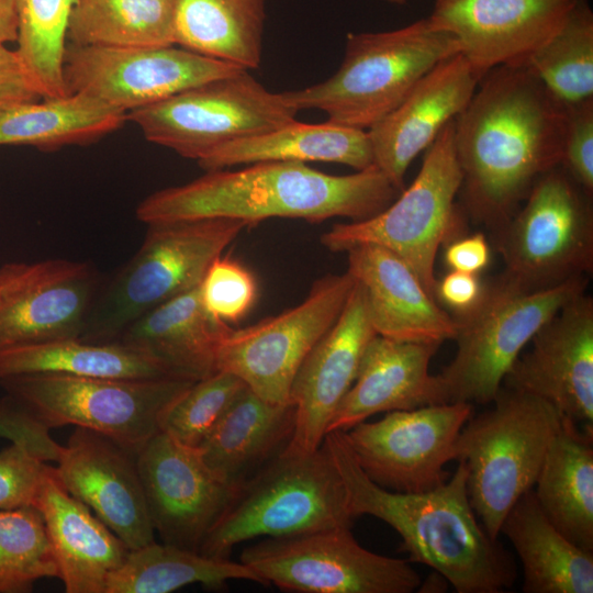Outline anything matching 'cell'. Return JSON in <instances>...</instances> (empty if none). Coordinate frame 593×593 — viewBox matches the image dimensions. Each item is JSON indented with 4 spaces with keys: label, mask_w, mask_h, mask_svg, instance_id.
I'll return each mask as SVG.
<instances>
[{
    "label": "cell",
    "mask_w": 593,
    "mask_h": 593,
    "mask_svg": "<svg viewBox=\"0 0 593 593\" xmlns=\"http://www.w3.org/2000/svg\"><path fill=\"white\" fill-rule=\"evenodd\" d=\"M575 0H435L430 23L455 36L480 80L502 65H524L563 24Z\"/></svg>",
    "instance_id": "cell-19"
},
{
    "label": "cell",
    "mask_w": 593,
    "mask_h": 593,
    "mask_svg": "<svg viewBox=\"0 0 593 593\" xmlns=\"http://www.w3.org/2000/svg\"><path fill=\"white\" fill-rule=\"evenodd\" d=\"M505 277L542 289L593 271V209L589 195L558 166L532 188L497 231Z\"/></svg>",
    "instance_id": "cell-11"
},
{
    "label": "cell",
    "mask_w": 593,
    "mask_h": 593,
    "mask_svg": "<svg viewBox=\"0 0 593 593\" xmlns=\"http://www.w3.org/2000/svg\"><path fill=\"white\" fill-rule=\"evenodd\" d=\"M280 92L240 70L127 113L150 143L197 161L230 142L295 120Z\"/></svg>",
    "instance_id": "cell-12"
},
{
    "label": "cell",
    "mask_w": 593,
    "mask_h": 593,
    "mask_svg": "<svg viewBox=\"0 0 593 593\" xmlns=\"http://www.w3.org/2000/svg\"><path fill=\"white\" fill-rule=\"evenodd\" d=\"M246 387L238 377L226 371H216L193 382L168 412L161 430L197 448Z\"/></svg>",
    "instance_id": "cell-40"
},
{
    "label": "cell",
    "mask_w": 593,
    "mask_h": 593,
    "mask_svg": "<svg viewBox=\"0 0 593 593\" xmlns=\"http://www.w3.org/2000/svg\"><path fill=\"white\" fill-rule=\"evenodd\" d=\"M147 226L136 254L99 288L81 339L113 343L149 310L199 287L210 265L250 224L212 217Z\"/></svg>",
    "instance_id": "cell-7"
},
{
    "label": "cell",
    "mask_w": 593,
    "mask_h": 593,
    "mask_svg": "<svg viewBox=\"0 0 593 593\" xmlns=\"http://www.w3.org/2000/svg\"><path fill=\"white\" fill-rule=\"evenodd\" d=\"M193 382L171 377L32 374L0 385L49 430L82 427L137 452L163 429L168 412Z\"/></svg>",
    "instance_id": "cell-10"
},
{
    "label": "cell",
    "mask_w": 593,
    "mask_h": 593,
    "mask_svg": "<svg viewBox=\"0 0 593 593\" xmlns=\"http://www.w3.org/2000/svg\"><path fill=\"white\" fill-rule=\"evenodd\" d=\"M244 68L181 46L99 47L67 43L68 93L92 96L126 113Z\"/></svg>",
    "instance_id": "cell-16"
},
{
    "label": "cell",
    "mask_w": 593,
    "mask_h": 593,
    "mask_svg": "<svg viewBox=\"0 0 593 593\" xmlns=\"http://www.w3.org/2000/svg\"><path fill=\"white\" fill-rule=\"evenodd\" d=\"M383 1H387V2L392 3V4H398V5H402V4H405L407 2V0H383Z\"/></svg>",
    "instance_id": "cell-50"
},
{
    "label": "cell",
    "mask_w": 593,
    "mask_h": 593,
    "mask_svg": "<svg viewBox=\"0 0 593 593\" xmlns=\"http://www.w3.org/2000/svg\"><path fill=\"white\" fill-rule=\"evenodd\" d=\"M523 567L525 593H592L593 552L567 538L526 492L505 516L501 532Z\"/></svg>",
    "instance_id": "cell-30"
},
{
    "label": "cell",
    "mask_w": 593,
    "mask_h": 593,
    "mask_svg": "<svg viewBox=\"0 0 593 593\" xmlns=\"http://www.w3.org/2000/svg\"><path fill=\"white\" fill-rule=\"evenodd\" d=\"M52 466L26 447L12 443L0 451V511L34 506Z\"/></svg>",
    "instance_id": "cell-42"
},
{
    "label": "cell",
    "mask_w": 593,
    "mask_h": 593,
    "mask_svg": "<svg viewBox=\"0 0 593 593\" xmlns=\"http://www.w3.org/2000/svg\"><path fill=\"white\" fill-rule=\"evenodd\" d=\"M444 259L450 270L478 275L491 259V249L482 233L459 235L446 244Z\"/></svg>",
    "instance_id": "cell-47"
},
{
    "label": "cell",
    "mask_w": 593,
    "mask_h": 593,
    "mask_svg": "<svg viewBox=\"0 0 593 593\" xmlns=\"http://www.w3.org/2000/svg\"><path fill=\"white\" fill-rule=\"evenodd\" d=\"M136 455L103 434L75 427L54 467L64 488L130 550L155 541Z\"/></svg>",
    "instance_id": "cell-20"
},
{
    "label": "cell",
    "mask_w": 593,
    "mask_h": 593,
    "mask_svg": "<svg viewBox=\"0 0 593 593\" xmlns=\"http://www.w3.org/2000/svg\"><path fill=\"white\" fill-rule=\"evenodd\" d=\"M32 374L177 378L147 355L120 343L59 338L0 350V383Z\"/></svg>",
    "instance_id": "cell-34"
},
{
    "label": "cell",
    "mask_w": 593,
    "mask_h": 593,
    "mask_svg": "<svg viewBox=\"0 0 593 593\" xmlns=\"http://www.w3.org/2000/svg\"><path fill=\"white\" fill-rule=\"evenodd\" d=\"M472 404L448 402L388 412L377 422H361L344 438L361 470L378 485L402 493L430 491L450 477L458 436Z\"/></svg>",
    "instance_id": "cell-15"
},
{
    "label": "cell",
    "mask_w": 593,
    "mask_h": 593,
    "mask_svg": "<svg viewBox=\"0 0 593 593\" xmlns=\"http://www.w3.org/2000/svg\"><path fill=\"white\" fill-rule=\"evenodd\" d=\"M67 42L80 46L149 47L175 44L172 0H77Z\"/></svg>",
    "instance_id": "cell-36"
},
{
    "label": "cell",
    "mask_w": 593,
    "mask_h": 593,
    "mask_svg": "<svg viewBox=\"0 0 593 593\" xmlns=\"http://www.w3.org/2000/svg\"><path fill=\"white\" fill-rule=\"evenodd\" d=\"M294 425L291 402L270 403L246 387L197 449L216 475L237 486L288 445Z\"/></svg>",
    "instance_id": "cell-28"
},
{
    "label": "cell",
    "mask_w": 593,
    "mask_h": 593,
    "mask_svg": "<svg viewBox=\"0 0 593 593\" xmlns=\"http://www.w3.org/2000/svg\"><path fill=\"white\" fill-rule=\"evenodd\" d=\"M126 113L79 92L40 98L0 114V146L56 150L87 145L119 130Z\"/></svg>",
    "instance_id": "cell-32"
},
{
    "label": "cell",
    "mask_w": 593,
    "mask_h": 593,
    "mask_svg": "<svg viewBox=\"0 0 593 593\" xmlns=\"http://www.w3.org/2000/svg\"><path fill=\"white\" fill-rule=\"evenodd\" d=\"M77 0H16V53L42 98L67 94L63 65Z\"/></svg>",
    "instance_id": "cell-38"
},
{
    "label": "cell",
    "mask_w": 593,
    "mask_h": 593,
    "mask_svg": "<svg viewBox=\"0 0 593 593\" xmlns=\"http://www.w3.org/2000/svg\"><path fill=\"white\" fill-rule=\"evenodd\" d=\"M399 193L374 165L336 176L304 163L260 161L237 170H209L155 191L138 203L135 214L146 225L212 217L243 220L250 226L273 217L360 221L381 212Z\"/></svg>",
    "instance_id": "cell-2"
},
{
    "label": "cell",
    "mask_w": 593,
    "mask_h": 593,
    "mask_svg": "<svg viewBox=\"0 0 593 593\" xmlns=\"http://www.w3.org/2000/svg\"><path fill=\"white\" fill-rule=\"evenodd\" d=\"M492 402L462 427L455 460L466 467L477 517L497 539L510 510L535 485L562 416L545 400L504 387Z\"/></svg>",
    "instance_id": "cell-6"
},
{
    "label": "cell",
    "mask_w": 593,
    "mask_h": 593,
    "mask_svg": "<svg viewBox=\"0 0 593 593\" xmlns=\"http://www.w3.org/2000/svg\"><path fill=\"white\" fill-rule=\"evenodd\" d=\"M47 578L60 579V572L38 510L0 511V593L31 592Z\"/></svg>",
    "instance_id": "cell-39"
},
{
    "label": "cell",
    "mask_w": 593,
    "mask_h": 593,
    "mask_svg": "<svg viewBox=\"0 0 593 593\" xmlns=\"http://www.w3.org/2000/svg\"><path fill=\"white\" fill-rule=\"evenodd\" d=\"M593 434L562 417L533 490L547 518L593 552Z\"/></svg>",
    "instance_id": "cell-31"
},
{
    "label": "cell",
    "mask_w": 593,
    "mask_h": 593,
    "mask_svg": "<svg viewBox=\"0 0 593 593\" xmlns=\"http://www.w3.org/2000/svg\"><path fill=\"white\" fill-rule=\"evenodd\" d=\"M200 299L215 320L233 324L244 318L257 298L253 272L230 257H217L208 268L200 286Z\"/></svg>",
    "instance_id": "cell-41"
},
{
    "label": "cell",
    "mask_w": 593,
    "mask_h": 593,
    "mask_svg": "<svg viewBox=\"0 0 593 593\" xmlns=\"http://www.w3.org/2000/svg\"><path fill=\"white\" fill-rule=\"evenodd\" d=\"M232 580L261 584L256 572L240 561L153 541L130 550L121 567L109 577L105 593H169L194 583L220 589Z\"/></svg>",
    "instance_id": "cell-35"
},
{
    "label": "cell",
    "mask_w": 593,
    "mask_h": 593,
    "mask_svg": "<svg viewBox=\"0 0 593 593\" xmlns=\"http://www.w3.org/2000/svg\"><path fill=\"white\" fill-rule=\"evenodd\" d=\"M260 161L335 163L356 171L373 166L368 132L331 123L299 122L296 119L262 134L224 144L198 165L217 170Z\"/></svg>",
    "instance_id": "cell-29"
},
{
    "label": "cell",
    "mask_w": 593,
    "mask_h": 593,
    "mask_svg": "<svg viewBox=\"0 0 593 593\" xmlns=\"http://www.w3.org/2000/svg\"><path fill=\"white\" fill-rule=\"evenodd\" d=\"M18 10L16 0H0V45L16 42Z\"/></svg>",
    "instance_id": "cell-48"
},
{
    "label": "cell",
    "mask_w": 593,
    "mask_h": 593,
    "mask_svg": "<svg viewBox=\"0 0 593 593\" xmlns=\"http://www.w3.org/2000/svg\"><path fill=\"white\" fill-rule=\"evenodd\" d=\"M345 253L347 272L365 291L377 335L439 345L454 339V317L401 257L376 244L357 245Z\"/></svg>",
    "instance_id": "cell-25"
},
{
    "label": "cell",
    "mask_w": 593,
    "mask_h": 593,
    "mask_svg": "<svg viewBox=\"0 0 593 593\" xmlns=\"http://www.w3.org/2000/svg\"><path fill=\"white\" fill-rule=\"evenodd\" d=\"M22 264H7L0 269V302L16 283Z\"/></svg>",
    "instance_id": "cell-49"
},
{
    "label": "cell",
    "mask_w": 593,
    "mask_h": 593,
    "mask_svg": "<svg viewBox=\"0 0 593 593\" xmlns=\"http://www.w3.org/2000/svg\"><path fill=\"white\" fill-rule=\"evenodd\" d=\"M175 44L246 70L260 66L266 0H172Z\"/></svg>",
    "instance_id": "cell-33"
},
{
    "label": "cell",
    "mask_w": 593,
    "mask_h": 593,
    "mask_svg": "<svg viewBox=\"0 0 593 593\" xmlns=\"http://www.w3.org/2000/svg\"><path fill=\"white\" fill-rule=\"evenodd\" d=\"M457 54L460 46L455 36L435 27L428 18L396 30L349 33L334 75L280 93L296 113L317 110L331 123L367 131L437 64Z\"/></svg>",
    "instance_id": "cell-4"
},
{
    "label": "cell",
    "mask_w": 593,
    "mask_h": 593,
    "mask_svg": "<svg viewBox=\"0 0 593 593\" xmlns=\"http://www.w3.org/2000/svg\"><path fill=\"white\" fill-rule=\"evenodd\" d=\"M34 507L41 513L67 593H105L128 547L57 479L46 474Z\"/></svg>",
    "instance_id": "cell-26"
},
{
    "label": "cell",
    "mask_w": 593,
    "mask_h": 593,
    "mask_svg": "<svg viewBox=\"0 0 593 593\" xmlns=\"http://www.w3.org/2000/svg\"><path fill=\"white\" fill-rule=\"evenodd\" d=\"M0 437L22 445L45 461L56 462L61 445L12 396L0 400Z\"/></svg>",
    "instance_id": "cell-44"
},
{
    "label": "cell",
    "mask_w": 593,
    "mask_h": 593,
    "mask_svg": "<svg viewBox=\"0 0 593 593\" xmlns=\"http://www.w3.org/2000/svg\"><path fill=\"white\" fill-rule=\"evenodd\" d=\"M227 326L206 312L197 287L139 316L113 343L147 355L177 378L198 381L216 372Z\"/></svg>",
    "instance_id": "cell-27"
},
{
    "label": "cell",
    "mask_w": 593,
    "mask_h": 593,
    "mask_svg": "<svg viewBox=\"0 0 593 593\" xmlns=\"http://www.w3.org/2000/svg\"><path fill=\"white\" fill-rule=\"evenodd\" d=\"M155 534L163 542L198 551L236 486L216 475L199 450L160 430L136 455Z\"/></svg>",
    "instance_id": "cell-17"
},
{
    "label": "cell",
    "mask_w": 593,
    "mask_h": 593,
    "mask_svg": "<svg viewBox=\"0 0 593 593\" xmlns=\"http://www.w3.org/2000/svg\"><path fill=\"white\" fill-rule=\"evenodd\" d=\"M529 343L502 387L545 400L593 434V299L585 292L572 299Z\"/></svg>",
    "instance_id": "cell-18"
},
{
    "label": "cell",
    "mask_w": 593,
    "mask_h": 593,
    "mask_svg": "<svg viewBox=\"0 0 593 593\" xmlns=\"http://www.w3.org/2000/svg\"><path fill=\"white\" fill-rule=\"evenodd\" d=\"M478 83L466 58L454 55L437 64L394 110L367 130L374 166L399 192L411 163L463 111Z\"/></svg>",
    "instance_id": "cell-23"
},
{
    "label": "cell",
    "mask_w": 593,
    "mask_h": 593,
    "mask_svg": "<svg viewBox=\"0 0 593 593\" xmlns=\"http://www.w3.org/2000/svg\"><path fill=\"white\" fill-rule=\"evenodd\" d=\"M567 107L526 65L488 71L455 119L465 214L497 231L535 183L561 165Z\"/></svg>",
    "instance_id": "cell-1"
},
{
    "label": "cell",
    "mask_w": 593,
    "mask_h": 593,
    "mask_svg": "<svg viewBox=\"0 0 593 593\" xmlns=\"http://www.w3.org/2000/svg\"><path fill=\"white\" fill-rule=\"evenodd\" d=\"M566 107L593 98V11L575 0L560 29L524 64Z\"/></svg>",
    "instance_id": "cell-37"
},
{
    "label": "cell",
    "mask_w": 593,
    "mask_h": 593,
    "mask_svg": "<svg viewBox=\"0 0 593 593\" xmlns=\"http://www.w3.org/2000/svg\"><path fill=\"white\" fill-rule=\"evenodd\" d=\"M343 480L351 511L390 525L402 538L410 562L423 563L458 593H501L516 579L508 551L478 521L467 491V470L459 462L441 485L423 493L384 489L361 470L343 432L324 437Z\"/></svg>",
    "instance_id": "cell-3"
},
{
    "label": "cell",
    "mask_w": 593,
    "mask_h": 593,
    "mask_svg": "<svg viewBox=\"0 0 593 593\" xmlns=\"http://www.w3.org/2000/svg\"><path fill=\"white\" fill-rule=\"evenodd\" d=\"M42 98L15 49L0 45V114Z\"/></svg>",
    "instance_id": "cell-45"
},
{
    "label": "cell",
    "mask_w": 593,
    "mask_h": 593,
    "mask_svg": "<svg viewBox=\"0 0 593 593\" xmlns=\"http://www.w3.org/2000/svg\"><path fill=\"white\" fill-rule=\"evenodd\" d=\"M376 335L365 291L356 281L339 317L311 349L293 379L290 402L295 425L286 448L312 452L322 446L327 425Z\"/></svg>",
    "instance_id": "cell-21"
},
{
    "label": "cell",
    "mask_w": 593,
    "mask_h": 593,
    "mask_svg": "<svg viewBox=\"0 0 593 593\" xmlns=\"http://www.w3.org/2000/svg\"><path fill=\"white\" fill-rule=\"evenodd\" d=\"M439 344L376 335L361 357L356 379L326 429L346 432L377 413L448 403L429 363Z\"/></svg>",
    "instance_id": "cell-24"
},
{
    "label": "cell",
    "mask_w": 593,
    "mask_h": 593,
    "mask_svg": "<svg viewBox=\"0 0 593 593\" xmlns=\"http://www.w3.org/2000/svg\"><path fill=\"white\" fill-rule=\"evenodd\" d=\"M589 277L529 289L501 273L484 283L469 312L456 322V354L438 374L447 402L488 404L536 332L568 302L585 292Z\"/></svg>",
    "instance_id": "cell-8"
},
{
    "label": "cell",
    "mask_w": 593,
    "mask_h": 593,
    "mask_svg": "<svg viewBox=\"0 0 593 593\" xmlns=\"http://www.w3.org/2000/svg\"><path fill=\"white\" fill-rule=\"evenodd\" d=\"M343 480L324 444L312 452L283 448L238 484L199 552L227 559L240 542L351 527Z\"/></svg>",
    "instance_id": "cell-5"
},
{
    "label": "cell",
    "mask_w": 593,
    "mask_h": 593,
    "mask_svg": "<svg viewBox=\"0 0 593 593\" xmlns=\"http://www.w3.org/2000/svg\"><path fill=\"white\" fill-rule=\"evenodd\" d=\"M239 561L262 585L300 593H411L422 580L409 560L363 548L350 527L265 538Z\"/></svg>",
    "instance_id": "cell-13"
},
{
    "label": "cell",
    "mask_w": 593,
    "mask_h": 593,
    "mask_svg": "<svg viewBox=\"0 0 593 593\" xmlns=\"http://www.w3.org/2000/svg\"><path fill=\"white\" fill-rule=\"evenodd\" d=\"M355 283L347 271L327 275L298 305L243 328L228 325L217 345L216 371L238 377L265 401L290 403L302 361L337 321Z\"/></svg>",
    "instance_id": "cell-14"
},
{
    "label": "cell",
    "mask_w": 593,
    "mask_h": 593,
    "mask_svg": "<svg viewBox=\"0 0 593 593\" xmlns=\"http://www.w3.org/2000/svg\"><path fill=\"white\" fill-rule=\"evenodd\" d=\"M449 122L425 150L422 167L395 200L376 215L334 224L321 243L333 253L362 244L380 245L401 257L435 298L439 248L465 232V212L456 203L461 172Z\"/></svg>",
    "instance_id": "cell-9"
},
{
    "label": "cell",
    "mask_w": 593,
    "mask_h": 593,
    "mask_svg": "<svg viewBox=\"0 0 593 593\" xmlns=\"http://www.w3.org/2000/svg\"><path fill=\"white\" fill-rule=\"evenodd\" d=\"M561 166L593 195V98L567 107Z\"/></svg>",
    "instance_id": "cell-43"
},
{
    "label": "cell",
    "mask_w": 593,
    "mask_h": 593,
    "mask_svg": "<svg viewBox=\"0 0 593 593\" xmlns=\"http://www.w3.org/2000/svg\"><path fill=\"white\" fill-rule=\"evenodd\" d=\"M484 283L479 276L463 271L450 270L435 287V299L448 307L454 316L469 312L480 300Z\"/></svg>",
    "instance_id": "cell-46"
},
{
    "label": "cell",
    "mask_w": 593,
    "mask_h": 593,
    "mask_svg": "<svg viewBox=\"0 0 593 593\" xmlns=\"http://www.w3.org/2000/svg\"><path fill=\"white\" fill-rule=\"evenodd\" d=\"M98 290V275L89 264H23L16 283L0 302V350L80 338Z\"/></svg>",
    "instance_id": "cell-22"
}]
</instances>
